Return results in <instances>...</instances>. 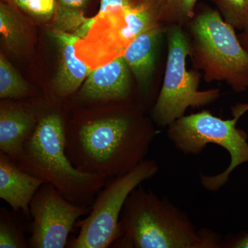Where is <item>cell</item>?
I'll return each mask as SVG.
<instances>
[{
	"instance_id": "cell-1",
	"label": "cell",
	"mask_w": 248,
	"mask_h": 248,
	"mask_svg": "<svg viewBox=\"0 0 248 248\" xmlns=\"http://www.w3.org/2000/svg\"><path fill=\"white\" fill-rule=\"evenodd\" d=\"M66 124V153L79 171L110 179L146 159L158 132L151 120L127 108L98 111Z\"/></svg>"
},
{
	"instance_id": "cell-2",
	"label": "cell",
	"mask_w": 248,
	"mask_h": 248,
	"mask_svg": "<svg viewBox=\"0 0 248 248\" xmlns=\"http://www.w3.org/2000/svg\"><path fill=\"white\" fill-rule=\"evenodd\" d=\"M112 247L221 248L218 234L197 229L185 211L167 197L139 186L128 196L120 219V236Z\"/></svg>"
},
{
	"instance_id": "cell-3",
	"label": "cell",
	"mask_w": 248,
	"mask_h": 248,
	"mask_svg": "<svg viewBox=\"0 0 248 248\" xmlns=\"http://www.w3.org/2000/svg\"><path fill=\"white\" fill-rule=\"evenodd\" d=\"M66 124L59 110L37 112L35 128L15 162L55 186L69 202L91 208L107 179L81 172L71 164L66 153Z\"/></svg>"
},
{
	"instance_id": "cell-4",
	"label": "cell",
	"mask_w": 248,
	"mask_h": 248,
	"mask_svg": "<svg viewBox=\"0 0 248 248\" xmlns=\"http://www.w3.org/2000/svg\"><path fill=\"white\" fill-rule=\"evenodd\" d=\"M248 112L247 104H236L232 119L223 120L210 111L184 115L169 125L167 137L174 146L184 155H197L208 144L226 150L231 163L223 172L215 175L201 174L200 182L205 190L217 192L226 185L236 168L248 163V136L237 128L238 121Z\"/></svg>"
},
{
	"instance_id": "cell-5",
	"label": "cell",
	"mask_w": 248,
	"mask_h": 248,
	"mask_svg": "<svg viewBox=\"0 0 248 248\" xmlns=\"http://www.w3.org/2000/svg\"><path fill=\"white\" fill-rule=\"evenodd\" d=\"M192 55L206 82L224 81L235 93L248 90V50L234 28L216 10L201 13L191 22Z\"/></svg>"
},
{
	"instance_id": "cell-6",
	"label": "cell",
	"mask_w": 248,
	"mask_h": 248,
	"mask_svg": "<svg viewBox=\"0 0 248 248\" xmlns=\"http://www.w3.org/2000/svg\"><path fill=\"white\" fill-rule=\"evenodd\" d=\"M93 18L88 33L75 45L77 56L92 70L122 56L138 35L161 23L157 0H134Z\"/></svg>"
},
{
	"instance_id": "cell-7",
	"label": "cell",
	"mask_w": 248,
	"mask_h": 248,
	"mask_svg": "<svg viewBox=\"0 0 248 248\" xmlns=\"http://www.w3.org/2000/svg\"><path fill=\"white\" fill-rule=\"evenodd\" d=\"M167 40L164 79L152 110V120L162 127L184 117L190 108L205 107L221 95L218 89L200 91V75L187 71V58L192 55V45L182 26L171 25L168 29Z\"/></svg>"
},
{
	"instance_id": "cell-8",
	"label": "cell",
	"mask_w": 248,
	"mask_h": 248,
	"mask_svg": "<svg viewBox=\"0 0 248 248\" xmlns=\"http://www.w3.org/2000/svg\"><path fill=\"white\" fill-rule=\"evenodd\" d=\"M157 161L146 159L124 175L108 179L97 194L86 218L79 219L78 236L71 248H107L120 236L121 213L128 196L143 182L159 172Z\"/></svg>"
},
{
	"instance_id": "cell-9",
	"label": "cell",
	"mask_w": 248,
	"mask_h": 248,
	"mask_svg": "<svg viewBox=\"0 0 248 248\" xmlns=\"http://www.w3.org/2000/svg\"><path fill=\"white\" fill-rule=\"evenodd\" d=\"M32 218L29 239L31 248H63L77 222L90 208L69 202L55 186L45 183L30 203Z\"/></svg>"
},
{
	"instance_id": "cell-10",
	"label": "cell",
	"mask_w": 248,
	"mask_h": 248,
	"mask_svg": "<svg viewBox=\"0 0 248 248\" xmlns=\"http://www.w3.org/2000/svg\"><path fill=\"white\" fill-rule=\"evenodd\" d=\"M130 96V71L122 55L93 69L73 99L84 105L124 104Z\"/></svg>"
},
{
	"instance_id": "cell-11",
	"label": "cell",
	"mask_w": 248,
	"mask_h": 248,
	"mask_svg": "<svg viewBox=\"0 0 248 248\" xmlns=\"http://www.w3.org/2000/svg\"><path fill=\"white\" fill-rule=\"evenodd\" d=\"M51 35L60 52L58 71L53 81V92L59 99L73 95L84 82L91 68L76 55V42L79 36L52 29Z\"/></svg>"
},
{
	"instance_id": "cell-12",
	"label": "cell",
	"mask_w": 248,
	"mask_h": 248,
	"mask_svg": "<svg viewBox=\"0 0 248 248\" xmlns=\"http://www.w3.org/2000/svg\"><path fill=\"white\" fill-rule=\"evenodd\" d=\"M46 183L21 169L8 155L0 152V198L13 211H22L30 218V203L37 191Z\"/></svg>"
},
{
	"instance_id": "cell-13",
	"label": "cell",
	"mask_w": 248,
	"mask_h": 248,
	"mask_svg": "<svg viewBox=\"0 0 248 248\" xmlns=\"http://www.w3.org/2000/svg\"><path fill=\"white\" fill-rule=\"evenodd\" d=\"M37 122V111L27 106L2 102L0 107V152L13 161L33 131Z\"/></svg>"
},
{
	"instance_id": "cell-14",
	"label": "cell",
	"mask_w": 248,
	"mask_h": 248,
	"mask_svg": "<svg viewBox=\"0 0 248 248\" xmlns=\"http://www.w3.org/2000/svg\"><path fill=\"white\" fill-rule=\"evenodd\" d=\"M163 29L156 27L140 34L130 43L123 57L142 92L147 93L156 65V50Z\"/></svg>"
},
{
	"instance_id": "cell-15",
	"label": "cell",
	"mask_w": 248,
	"mask_h": 248,
	"mask_svg": "<svg viewBox=\"0 0 248 248\" xmlns=\"http://www.w3.org/2000/svg\"><path fill=\"white\" fill-rule=\"evenodd\" d=\"M89 0H56V11L52 19V29L71 32L83 38L88 33L94 19L84 16Z\"/></svg>"
},
{
	"instance_id": "cell-16",
	"label": "cell",
	"mask_w": 248,
	"mask_h": 248,
	"mask_svg": "<svg viewBox=\"0 0 248 248\" xmlns=\"http://www.w3.org/2000/svg\"><path fill=\"white\" fill-rule=\"evenodd\" d=\"M0 37L5 48L17 53L29 42L27 25L16 7L9 3H0Z\"/></svg>"
},
{
	"instance_id": "cell-17",
	"label": "cell",
	"mask_w": 248,
	"mask_h": 248,
	"mask_svg": "<svg viewBox=\"0 0 248 248\" xmlns=\"http://www.w3.org/2000/svg\"><path fill=\"white\" fill-rule=\"evenodd\" d=\"M33 91L2 53L0 54V98L3 100L30 97Z\"/></svg>"
},
{
	"instance_id": "cell-18",
	"label": "cell",
	"mask_w": 248,
	"mask_h": 248,
	"mask_svg": "<svg viewBox=\"0 0 248 248\" xmlns=\"http://www.w3.org/2000/svg\"><path fill=\"white\" fill-rule=\"evenodd\" d=\"M160 22L182 26L194 17L198 0H157Z\"/></svg>"
},
{
	"instance_id": "cell-19",
	"label": "cell",
	"mask_w": 248,
	"mask_h": 248,
	"mask_svg": "<svg viewBox=\"0 0 248 248\" xmlns=\"http://www.w3.org/2000/svg\"><path fill=\"white\" fill-rule=\"evenodd\" d=\"M0 248H29V240L17 218L5 208L0 211Z\"/></svg>"
},
{
	"instance_id": "cell-20",
	"label": "cell",
	"mask_w": 248,
	"mask_h": 248,
	"mask_svg": "<svg viewBox=\"0 0 248 248\" xmlns=\"http://www.w3.org/2000/svg\"><path fill=\"white\" fill-rule=\"evenodd\" d=\"M218 12L235 31L248 30V0H213Z\"/></svg>"
},
{
	"instance_id": "cell-21",
	"label": "cell",
	"mask_w": 248,
	"mask_h": 248,
	"mask_svg": "<svg viewBox=\"0 0 248 248\" xmlns=\"http://www.w3.org/2000/svg\"><path fill=\"white\" fill-rule=\"evenodd\" d=\"M22 10L35 20L52 21L56 11V0H2Z\"/></svg>"
},
{
	"instance_id": "cell-22",
	"label": "cell",
	"mask_w": 248,
	"mask_h": 248,
	"mask_svg": "<svg viewBox=\"0 0 248 248\" xmlns=\"http://www.w3.org/2000/svg\"><path fill=\"white\" fill-rule=\"evenodd\" d=\"M128 0H101L99 12L97 16H102L108 11L125 7L130 4Z\"/></svg>"
},
{
	"instance_id": "cell-23",
	"label": "cell",
	"mask_w": 248,
	"mask_h": 248,
	"mask_svg": "<svg viewBox=\"0 0 248 248\" xmlns=\"http://www.w3.org/2000/svg\"><path fill=\"white\" fill-rule=\"evenodd\" d=\"M224 248H248V232L244 234L239 235L231 241H227Z\"/></svg>"
},
{
	"instance_id": "cell-24",
	"label": "cell",
	"mask_w": 248,
	"mask_h": 248,
	"mask_svg": "<svg viewBox=\"0 0 248 248\" xmlns=\"http://www.w3.org/2000/svg\"><path fill=\"white\" fill-rule=\"evenodd\" d=\"M239 38L244 48L248 50V30L244 31Z\"/></svg>"
},
{
	"instance_id": "cell-25",
	"label": "cell",
	"mask_w": 248,
	"mask_h": 248,
	"mask_svg": "<svg viewBox=\"0 0 248 248\" xmlns=\"http://www.w3.org/2000/svg\"><path fill=\"white\" fill-rule=\"evenodd\" d=\"M129 1H130V2H132V1H133L134 0H128Z\"/></svg>"
}]
</instances>
